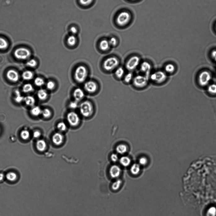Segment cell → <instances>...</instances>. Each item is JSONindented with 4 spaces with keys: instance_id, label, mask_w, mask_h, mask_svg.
Segmentation results:
<instances>
[{
    "instance_id": "cell-31",
    "label": "cell",
    "mask_w": 216,
    "mask_h": 216,
    "mask_svg": "<svg viewBox=\"0 0 216 216\" xmlns=\"http://www.w3.org/2000/svg\"><path fill=\"white\" fill-rule=\"evenodd\" d=\"M120 162L122 165L125 166H128L131 163V160L127 156H123L120 160Z\"/></svg>"
},
{
    "instance_id": "cell-16",
    "label": "cell",
    "mask_w": 216,
    "mask_h": 216,
    "mask_svg": "<svg viewBox=\"0 0 216 216\" xmlns=\"http://www.w3.org/2000/svg\"><path fill=\"white\" fill-rule=\"evenodd\" d=\"M47 143L44 139L38 140L36 143V148L39 152H42L45 151L47 148Z\"/></svg>"
},
{
    "instance_id": "cell-45",
    "label": "cell",
    "mask_w": 216,
    "mask_h": 216,
    "mask_svg": "<svg viewBox=\"0 0 216 216\" xmlns=\"http://www.w3.org/2000/svg\"><path fill=\"white\" fill-rule=\"evenodd\" d=\"M93 1V0H79V1L81 4L84 6H88L90 5Z\"/></svg>"
},
{
    "instance_id": "cell-12",
    "label": "cell",
    "mask_w": 216,
    "mask_h": 216,
    "mask_svg": "<svg viewBox=\"0 0 216 216\" xmlns=\"http://www.w3.org/2000/svg\"><path fill=\"white\" fill-rule=\"evenodd\" d=\"M73 95L74 100L79 103L84 99L85 95V91L80 88H77L74 90Z\"/></svg>"
},
{
    "instance_id": "cell-10",
    "label": "cell",
    "mask_w": 216,
    "mask_h": 216,
    "mask_svg": "<svg viewBox=\"0 0 216 216\" xmlns=\"http://www.w3.org/2000/svg\"><path fill=\"white\" fill-rule=\"evenodd\" d=\"M67 119L69 125L72 126H76L80 122V119L78 115L74 111L70 112L68 113Z\"/></svg>"
},
{
    "instance_id": "cell-15",
    "label": "cell",
    "mask_w": 216,
    "mask_h": 216,
    "mask_svg": "<svg viewBox=\"0 0 216 216\" xmlns=\"http://www.w3.org/2000/svg\"><path fill=\"white\" fill-rule=\"evenodd\" d=\"M64 140V136L61 133H56L52 136V142L56 146L61 145L63 143Z\"/></svg>"
},
{
    "instance_id": "cell-36",
    "label": "cell",
    "mask_w": 216,
    "mask_h": 216,
    "mask_svg": "<svg viewBox=\"0 0 216 216\" xmlns=\"http://www.w3.org/2000/svg\"><path fill=\"white\" fill-rule=\"evenodd\" d=\"M57 127L61 132H64L65 131L67 128L66 124L62 121L60 122L57 124Z\"/></svg>"
},
{
    "instance_id": "cell-42",
    "label": "cell",
    "mask_w": 216,
    "mask_h": 216,
    "mask_svg": "<svg viewBox=\"0 0 216 216\" xmlns=\"http://www.w3.org/2000/svg\"><path fill=\"white\" fill-rule=\"evenodd\" d=\"M26 64L28 67L34 68L37 65V62L35 60L31 59L27 62Z\"/></svg>"
},
{
    "instance_id": "cell-21",
    "label": "cell",
    "mask_w": 216,
    "mask_h": 216,
    "mask_svg": "<svg viewBox=\"0 0 216 216\" xmlns=\"http://www.w3.org/2000/svg\"><path fill=\"white\" fill-rule=\"evenodd\" d=\"M33 76L34 75L33 72L30 70L25 71L22 74L23 79L26 81L31 80L33 78Z\"/></svg>"
},
{
    "instance_id": "cell-33",
    "label": "cell",
    "mask_w": 216,
    "mask_h": 216,
    "mask_svg": "<svg viewBox=\"0 0 216 216\" xmlns=\"http://www.w3.org/2000/svg\"><path fill=\"white\" fill-rule=\"evenodd\" d=\"M165 70L166 73H174L175 70V67L171 64H166L165 67Z\"/></svg>"
},
{
    "instance_id": "cell-6",
    "label": "cell",
    "mask_w": 216,
    "mask_h": 216,
    "mask_svg": "<svg viewBox=\"0 0 216 216\" xmlns=\"http://www.w3.org/2000/svg\"><path fill=\"white\" fill-rule=\"evenodd\" d=\"M150 79L153 82L160 84L165 82L167 78V75L165 72L162 70H158L150 75Z\"/></svg>"
},
{
    "instance_id": "cell-24",
    "label": "cell",
    "mask_w": 216,
    "mask_h": 216,
    "mask_svg": "<svg viewBox=\"0 0 216 216\" xmlns=\"http://www.w3.org/2000/svg\"><path fill=\"white\" fill-rule=\"evenodd\" d=\"M42 110L39 106L33 107L31 110V113L34 117H37L41 114Z\"/></svg>"
},
{
    "instance_id": "cell-51",
    "label": "cell",
    "mask_w": 216,
    "mask_h": 216,
    "mask_svg": "<svg viewBox=\"0 0 216 216\" xmlns=\"http://www.w3.org/2000/svg\"><path fill=\"white\" fill-rule=\"evenodd\" d=\"M130 1H137V0H130Z\"/></svg>"
},
{
    "instance_id": "cell-48",
    "label": "cell",
    "mask_w": 216,
    "mask_h": 216,
    "mask_svg": "<svg viewBox=\"0 0 216 216\" xmlns=\"http://www.w3.org/2000/svg\"><path fill=\"white\" fill-rule=\"evenodd\" d=\"M111 157L112 161L114 162L117 161L118 158L117 155L115 154H112Z\"/></svg>"
},
{
    "instance_id": "cell-28",
    "label": "cell",
    "mask_w": 216,
    "mask_h": 216,
    "mask_svg": "<svg viewBox=\"0 0 216 216\" xmlns=\"http://www.w3.org/2000/svg\"><path fill=\"white\" fill-rule=\"evenodd\" d=\"M20 136L23 140H26L29 139L30 136V133L26 130H24L20 133Z\"/></svg>"
},
{
    "instance_id": "cell-35",
    "label": "cell",
    "mask_w": 216,
    "mask_h": 216,
    "mask_svg": "<svg viewBox=\"0 0 216 216\" xmlns=\"http://www.w3.org/2000/svg\"><path fill=\"white\" fill-rule=\"evenodd\" d=\"M140 170V167L138 164H134L131 169L132 173L134 175H137L139 173Z\"/></svg>"
},
{
    "instance_id": "cell-9",
    "label": "cell",
    "mask_w": 216,
    "mask_h": 216,
    "mask_svg": "<svg viewBox=\"0 0 216 216\" xmlns=\"http://www.w3.org/2000/svg\"><path fill=\"white\" fill-rule=\"evenodd\" d=\"M133 85L136 87L142 88L147 86L148 78L146 76L138 75L133 78Z\"/></svg>"
},
{
    "instance_id": "cell-46",
    "label": "cell",
    "mask_w": 216,
    "mask_h": 216,
    "mask_svg": "<svg viewBox=\"0 0 216 216\" xmlns=\"http://www.w3.org/2000/svg\"><path fill=\"white\" fill-rule=\"evenodd\" d=\"M70 31L72 35L75 36L78 32L77 29L74 26L72 27L70 29Z\"/></svg>"
},
{
    "instance_id": "cell-30",
    "label": "cell",
    "mask_w": 216,
    "mask_h": 216,
    "mask_svg": "<svg viewBox=\"0 0 216 216\" xmlns=\"http://www.w3.org/2000/svg\"><path fill=\"white\" fill-rule=\"evenodd\" d=\"M34 82L35 85L38 87H42L45 83L44 79L40 77H36L34 80Z\"/></svg>"
},
{
    "instance_id": "cell-41",
    "label": "cell",
    "mask_w": 216,
    "mask_h": 216,
    "mask_svg": "<svg viewBox=\"0 0 216 216\" xmlns=\"http://www.w3.org/2000/svg\"><path fill=\"white\" fill-rule=\"evenodd\" d=\"M108 41L111 46L115 47L117 45L118 41L116 37H112Z\"/></svg>"
},
{
    "instance_id": "cell-49",
    "label": "cell",
    "mask_w": 216,
    "mask_h": 216,
    "mask_svg": "<svg viewBox=\"0 0 216 216\" xmlns=\"http://www.w3.org/2000/svg\"><path fill=\"white\" fill-rule=\"evenodd\" d=\"M147 162V158L145 157H142L139 160V163L142 165H146Z\"/></svg>"
},
{
    "instance_id": "cell-44",
    "label": "cell",
    "mask_w": 216,
    "mask_h": 216,
    "mask_svg": "<svg viewBox=\"0 0 216 216\" xmlns=\"http://www.w3.org/2000/svg\"><path fill=\"white\" fill-rule=\"evenodd\" d=\"M208 92L211 94H216V85L212 84L208 88Z\"/></svg>"
},
{
    "instance_id": "cell-29",
    "label": "cell",
    "mask_w": 216,
    "mask_h": 216,
    "mask_svg": "<svg viewBox=\"0 0 216 216\" xmlns=\"http://www.w3.org/2000/svg\"><path fill=\"white\" fill-rule=\"evenodd\" d=\"M41 114L45 118L48 119L51 117L52 112L49 109L46 108L42 110Z\"/></svg>"
},
{
    "instance_id": "cell-39",
    "label": "cell",
    "mask_w": 216,
    "mask_h": 216,
    "mask_svg": "<svg viewBox=\"0 0 216 216\" xmlns=\"http://www.w3.org/2000/svg\"><path fill=\"white\" fill-rule=\"evenodd\" d=\"M133 75L131 73H129L124 77V81L126 83H128L133 80Z\"/></svg>"
},
{
    "instance_id": "cell-37",
    "label": "cell",
    "mask_w": 216,
    "mask_h": 216,
    "mask_svg": "<svg viewBox=\"0 0 216 216\" xmlns=\"http://www.w3.org/2000/svg\"><path fill=\"white\" fill-rule=\"evenodd\" d=\"M207 216H216V208L215 207H210L207 210Z\"/></svg>"
},
{
    "instance_id": "cell-25",
    "label": "cell",
    "mask_w": 216,
    "mask_h": 216,
    "mask_svg": "<svg viewBox=\"0 0 216 216\" xmlns=\"http://www.w3.org/2000/svg\"><path fill=\"white\" fill-rule=\"evenodd\" d=\"M125 71L124 69L120 67L117 68L115 72V75L118 79H121L123 77L125 74Z\"/></svg>"
},
{
    "instance_id": "cell-2",
    "label": "cell",
    "mask_w": 216,
    "mask_h": 216,
    "mask_svg": "<svg viewBox=\"0 0 216 216\" xmlns=\"http://www.w3.org/2000/svg\"><path fill=\"white\" fill-rule=\"evenodd\" d=\"M79 107L81 114L85 117H90L94 112L93 104L89 100L83 101L79 105Z\"/></svg>"
},
{
    "instance_id": "cell-3",
    "label": "cell",
    "mask_w": 216,
    "mask_h": 216,
    "mask_svg": "<svg viewBox=\"0 0 216 216\" xmlns=\"http://www.w3.org/2000/svg\"><path fill=\"white\" fill-rule=\"evenodd\" d=\"M120 63L119 60L117 57L110 56L104 60L103 67L105 71L110 72L117 68Z\"/></svg>"
},
{
    "instance_id": "cell-4",
    "label": "cell",
    "mask_w": 216,
    "mask_h": 216,
    "mask_svg": "<svg viewBox=\"0 0 216 216\" xmlns=\"http://www.w3.org/2000/svg\"><path fill=\"white\" fill-rule=\"evenodd\" d=\"M131 19V15L130 13L126 11H123L118 14L116 21L118 25L124 26L127 25Z\"/></svg>"
},
{
    "instance_id": "cell-50",
    "label": "cell",
    "mask_w": 216,
    "mask_h": 216,
    "mask_svg": "<svg viewBox=\"0 0 216 216\" xmlns=\"http://www.w3.org/2000/svg\"><path fill=\"white\" fill-rule=\"evenodd\" d=\"M5 176L3 173H0V181H3L5 178Z\"/></svg>"
},
{
    "instance_id": "cell-23",
    "label": "cell",
    "mask_w": 216,
    "mask_h": 216,
    "mask_svg": "<svg viewBox=\"0 0 216 216\" xmlns=\"http://www.w3.org/2000/svg\"><path fill=\"white\" fill-rule=\"evenodd\" d=\"M7 179L11 182H13L16 180L17 179V175L15 172H10L7 173L5 176Z\"/></svg>"
},
{
    "instance_id": "cell-8",
    "label": "cell",
    "mask_w": 216,
    "mask_h": 216,
    "mask_svg": "<svg viewBox=\"0 0 216 216\" xmlns=\"http://www.w3.org/2000/svg\"><path fill=\"white\" fill-rule=\"evenodd\" d=\"M84 89L85 92L89 94H94L98 91L99 86L96 82L93 80L86 81L84 84Z\"/></svg>"
},
{
    "instance_id": "cell-47",
    "label": "cell",
    "mask_w": 216,
    "mask_h": 216,
    "mask_svg": "<svg viewBox=\"0 0 216 216\" xmlns=\"http://www.w3.org/2000/svg\"><path fill=\"white\" fill-rule=\"evenodd\" d=\"M41 132L38 130L35 131L33 134V137L35 139L39 138L41 136Z\"/></svg>"
},
{
    "instance_id": "cell-32",
    "label": "cell",
    "mask_w": 216,
    "mask_h": 216,
    "mask_svg": "<svg viewBox=\"0 0 216 216\" xmlns=\"http://www.w3.org/2000/svg\"><path fill=\"white\" fill-rule=\"evenodd\" d=\"M15 93V97L14 98V99L16 103H20L24 101V97L21 95L20 91L18 90H16Z\"/></svg>"
},
{
    "instance_id": "cell-13",
    "label": "cell",
    "mask_w": 216,
    "mask_h": 216,
    "mask_svg": "<svg viewBox=\"0 0 216 216\" xmlns=\"http://www.w3.org/2000/svg\"><path fill=\"white\" fill-rule=\"evenodd\" d=\"M152 68L151 64L149 62L146 61L143 62L140 66V69L141 71L146 74V76L148 78L149 76Z\"/></svg>"
},
{
    "instance_id": "cell-22",
    "label": "cell",
    "mask_w": 216,
    "mask_h": 216,
    "mask_svg": "<svg viewBox=\"0 0 216 216\" xmlns=\"http://www.w3.org/2000/svg\"><path fill=\"white\" fill-rule=\"evenodd\" d=\"M77 39L75 35H72L69 36L67 40L68 45L71 47L75 46L77 44Z\"/></svg>"
},
{
    "instance_id": "cell-40",
    "label": "cell",
    "mask_w": 216,
    "mask_h": 216,
    "mask_svg": "<svg viewBox=\"0 0 216 216\" xmlns=\"http://www.w3.org/2000/svg\"><path fill=\"white\" fill-rule=\"evenodd\" d=\"M122 181L120 180H118L115 182L112 185V188L114 190H118L121 183Z\"/></svg>"
},
{
    "instance_id": "cell-38",
    "label": "cell",
    "mask_w": 216,
    "mask_h": 216,
    "mask_svg": "<svg viewBox=\"0 0 216 216\" xmlns=\"http://www.w3.org/2000/svg\"><path fill=\"white\" fill-rule=\"evenodd\" d=\"M117 151L118 153L123 154L126 152L127 147L124 144L120 145L117 147Z\"/></svg>"
},
{
    "instance_id": "cell-1",
    "label": "cell",
    "mask_w": 216,
    "mask_h": 216,
    "mask_svg": "<svg viewBox=\"0 0 216 216\" xmlns=\"http://www.w3.org/2000/svg\"><path fill=\"white\" fill-rule=\"evenodd\" d=\"M89 75L88 68L83 64H80L75 68L74 73V79L77 82L81 84L87 81Z\"/></svg>"
},
{
    "instance_id": "cell-5",
    "label": "cell",
    "mask_w": 216,
    "mask_h": 216,
    "mask_svg": "<svg viewBox=\"0 0 216 216\" xmlns=\"http://www.w3.org/2000/svg\"><path fill=\"white\" fill-rule=\"evenodd\" d=\"M31 51L26 48L20 47L16 49L14 52V55L17 59L25 60L31 56Z\"/></svg>"
},
{
    "instance_id": "cell-19",
    "label": "cell",
    "mask_w": 216,
    "mask_h": 216,
    "mask_svg": "<svg viewBox=\"0 0 216 216\" xmlns=\"http://www.w3.org/2000/svg\"><path fill=\"white\" fill-rule=\"evenodd\" d=\"M37 96L40 100L44 101L48 98L49 94L46 90L44 89H41L37 92Z\"/></svg>"
},
{
    "instance_id": "cell-17",
    "label": "cell",
    "mask_w": 216,
    "mask_h": 216,
    "mask_svg": "<svg viewBox=\"0 0 216 216\" xmlns=\"http://www.w3.org/2000/svg\"><path fill=\"white\" fill-rule=\"evenodd\" d=\"M121 172L120 168L117 165L112 166L110 170V174L113 178H117L120 175Z\"/></svg>"
},
{
    "instance_id": "cell-14",
    "label": "cell",
    "mask_w": 216,
    "mask_h": 216,
    "mask_svg": "<svg viewBox=\"0 0 216 216\" xmlns=\"http://www.w3.org/2000/svg\"><path fill=\"white\" fill-rule=\"evenodd\" d=\"M7 77L9 80L13 82H17L19 79V75L18 72L12 69L7 72Z\"/></svg>"
},
{
    "instance_id": "cell-11",
    "label": "cell",
    "mask_w": 216,
    "mask_h": 216,
    "mask_svg": "<svg viewBox=\"0 0 216 216\" xmlns=\"http://www.w3.org/2000/svg\"><path fill=\"white\" fill-rule=\"evenodd\" d=\"M211 79V76L208 71H204L201 73L199 75L198 81L201 86H205L209 82Z\"/></svg>"
},
{
    "instance_id": "cell-20",
    "label": "cell",
    "mask_w": 216,
    "mask_h": 216,
    "mask_svg": "<svg viewBox=\"0 0 216 216\" xmlns=\"http://www.w3.org/2000/svg\"><path fill=\"white\" fill-rule=\"evenodd\" d=\"M24 101L26 105L30 107L33 106L35 103V99L31 96H27L24 97Z\"/></svg>"
},
{
    "instance_id": "cell-27",
    "label": "cell",
    "mask_w": 216,
    "mask_h": 216,
    "mask_svg": "<svg viewBox=\"0 0 216 216\" xmlns=\"http://www.w3.org/2000/svg\"><path fill=\"white\" fill-rule=\"evenodd\" d=\"M34 90L33 86L30 83H26L23 87V91L25 93H29L32 92Z\"/></svg>"
},
{
    "instance_id": "cell-26",
    "label": "cell",
    "mask_w": 216,
    "mask_h": 216,
    "mask_svg": "<svg viewBox=\"0 0 216 216\" xmlns=\"http://www.w3.org/2000/svg\"><path fill=\"white\" fill-rule=\"evenodd\" d=\"M46 87L49 90L52 91L56 88V83L53 80H50L48 81L46 83Z\"/></svg>"
},
{
    "instance_id": "cell-34",
    "label": "cell",
    "mask_w": 216,
    "mask_h": 216,
    "mask_svg": "<svg viewBox=\"0 0 216 216\" xmlns=\"http://www.w3.org/2000/svg\"><path fill=\"white\" fill-rule=\"evenodd\" d=\"M7 41L4 38L0 37V50H5L8 47Z\"/></svg>"
},
{
    "instance_id": "cell-43",
    "label": "cell",
    "mask_w": 216,
    "mask_h": 216,
    "mask_svg": "<svg viewBox=\"0 0 216 216\" xmlns=\"http://www.w3.org/2000/svg\"><path fill=\"white\" fill-rule=\"evenodd\" d=\"M78 102L76 101L73 100L70 102L69 104V106L72 109H75L79 107V105Z\"/></svg>"
},
{
    "instance_id": "cell-7",
    "label": "cell",
    "mask_w": 216,
    "mask_h": 216,
    "mask_svg": "<svg viewBox=\"0 0 216 216\" xmlns=\"http://www.w3.org/2000/svg\"><path fill=\"white\" fill-rule=\"evenodd\" d=\"M140 62V59L139 56L133 55L127 60L126 64V67L129 71H133L138 67Z\"/></svg>"
},
{
    "instance_id": "cell-18",
    "label": "cell",
    "mask_w": 216,
    "mask_h": 216,
    "mask_svg": "<svg viewBox=\"0 0 216 216\" xmlns=\"http://www.w3.org/2000/svg\"><path fill=\"white\" fill-rule=\"evenodd\" d=\"M111 47L108 40L104 39L101 41L99 44L100 49L103 51H108Z\"/></svg>"
}]
</instances>
